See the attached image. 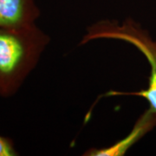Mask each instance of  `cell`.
Returning <instances> with one entry per match:
<instances>
[{
  "instance_id": "obj_1",
  "label": "cell",
  "mask_w": 156,
  "mask_h": 156,
  "mask_svg": "<svg viewBox=\"0 0 156 156\" xmlns=\"http://www.w3.org/2000/svg\"><path fill=\"white\" fill-rule=\"evenodd\" d=\"M50 41L37 24L19 29L0 27V97L17 94Z\"/></svg>"
},
{
  "instance_id": "obj_2",
  "label": "cell",
  "mask_w": 156,
  "mask_h": 156,
  "mask_svg": "<svg viewBox=\"0 0 156 156\" xmlns=\"http://www.w3.org/2000/svg\"><path fill=\"white\" fill-rule=\"evenodd\" d=\"M98 39H112L133 45L144 55L150 66V76L147 89L135 92L110 90L106 94L107 96H140L144 98L149 104V108L156 113V41L153 40L148 32L132 19H126L122 23L110 20L96 22L88 28L80 44H86Z\"/></svg>"
},
{
  "instance_id": "obj_3",
  "label": "cell",
  "mask_w": 156,
  "mask_h": 156,
  "mask_svg": "<svg viewBox=\"0 0 156 156\" xmlns=\"http://www.w3.org/2000/svg\"><path fill=\"white\" fill-rule=\"evenodd\" d=\"M39 17L35 0H0V27H30L37 24Z\"/></svg>"
},
{
  "instance_id": "obj_4",
  "label": "cell",
  "mask_w": 156,
  "mask_h": 156,
  "mask_svg": "<svg viewBox=\"0 0 156 156\" xmlns=\"http://www.w3.org/2000/svg\"><path fill=\"white\" fill-rule=\"evenodd\" d=\"M156 126V113L149 108L146 110L138 121L134 124L130 133L119 140L114 145L107 147L104 148H92L85 152L83 155L89 156H122L124 155L128 150L141 139L145 134L150 132Z\"/></svg>"
},
{
  "instance_id": "obj_5",
  "label": "cell",
  "mask_w": 156,
  "mask_h": 156,
  "mask_svg": "<svg viewBox=\"0 0 156 156\" xmlns=\"http://www.w3.org/2000/svg\"><path fill=\"white\" fill-rule=\"evenodd\" d=\"M18 154L14 141L11 138L0 135V156H16Z\"/></svg>"
}]
</instances>
